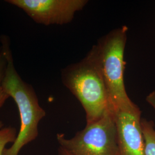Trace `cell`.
<instances>
[{
	"instance_id": "cell-8",
	"label": "cell",
	"mask_w": 155,
	"mask_h": 155,
	"mask_svg": "<svg viewBox=\"0 0 155 155\" xmlns=\"http://www.w3.org/2000/svg\"><path fill=\"white\" fill-rule=\"evenodd\" d=\"M17 136L16 129L11 126L5 127L0 122V155H2L7 144L13 143Z\"/></svg>"
},
{
	"instance_id": "cell-10",
	"label": "cell",
	"mask_w": 155,
	"mask_h": 155,
	"mask_svg": "<svg viewBox=\"0 0 155 155\" xmlns=\"http://www.w3.org/2000/svg\"><path fill=\"white\" fill-rule=\"evenodd\" d=\"M147 102L153 107L155 110V91H152L150 94H148L146 98Z\"/></svg>"
},
{
	"instance_id": "cell-4",
	"label": "cell",
	"mask_w": 155,
	"mask_h": 155,
	"mask_svg": "<svg viewBox=\"0 0 155 155\" xmlns=\"http://www.w3.org/2000/svg\"><path fill=\"white\" fill-rule=\"evenodd\" d=\"M60 147L73 155H120L114 112L112 106L100 120L66 139L57 134Z\"/></svg>"
},
{
	"instance_id": "cell-9",
	"label": "cell",
	"mask_w": 155,
	"mask_h": 155,
	"mask_svg": "<svg viewBox=\"0 0 155 155\" xmlns=\"http://www.w3.org/2000/svg\"><path fill=\"white\" fill-rule=\"evenodd\" d=\"M7 65V59L5 54L2 47L0 46V108L5 103L6 101L10 97L5 91L2 87V81L4 77L6 67Z\"/></svg>"
},
{
	"instance_id": "cell-6",
	"label": "cell",
	"mask_w": 155,
	"mask_h": 155,
	"mask_svg": "<svg viewBox=\"0 0 155 155\" xmlns=\"http://www.w3.org/2000/svg\"><path fill=\"white\" fill-rule=\"evenodd\" d=\"M114 112L120 155H145L141 111L132 101L112 107Z\"/></svg>"
},
{
	"instance_id": "cell-1",
	"label": "cell",
	"mask_w": 155,
	"mask_h": 155,
	"mask_svg": "<svg viewBox=\"0 0 155 155\" xmlns=\"http://www.w3.org/2000/svg\"><path fill=\"white\" fill-rule=\"evenodd\" d=\"M0 42L7 59L2 87L16 104L20 117V128L11 146L2 155H18L22 148L38 136V125L45 116V111L39 105L33 86L22 80L17 72L11 49V40L5 35L0 36Z\"/></svg>"
},
{
	"instance_id": "cell-2",
	"label": "cell",
	"mask_w": 155,
	"mask_h": 155,
	"mask_svg": "<svg viewBox=\"0 0 155 155\" xmlns=\"http://www.w3.org/2000/svg\"><path fill=\"white\" fill-rule=\"evenodd\" d=\"M61 80L83 106L87 125L98 121L110 108L109 94L94 47L81 61L61 71Z\"/></svg>"
},
{
	"instance_id": "cell-11",
	"label": "cell",
	"mask_w": 155,
	"mask_h": 155,
	"mask_svg": "<svg viewBox=\"0 0 155 155\" xmlns=\"http://www.w3.org/2000/svg\"><path fill=\"white\" fill-rule=\"evenodd\" d=\"M58 155H73L71 153H70L69 152H68L67 150H64V148L59 147V150H58Z\"/></svg>"
},
{
	"instance_id": "cell-7",
	"label": "cell",
	"mask_w": 155,
	"mask_h": 155,
	"mask_svg": "<svg viewBox=\"0 0 155 155\" xmlns=\"http://www.w3.org/2000/svg\"><path fill=\"white\" fill-rule=\"evenodd\" d=\"M141 125L144 140V154L155 155V124L152 121L142 118Z\"/></svg>"
},
{
	"instance_id": "cell-3",
	"label": "cell",
	"mask_w": 155,
	"mask_h": 155,
	"mask_svg": "<svg viewBox=\"0 0 155 155\" xmlns=\"http://www.w3.org/2000/svg\"><path fill=\"white\" fill-rule=\"evenodd\" d=\"M127 30L124 25L112 30L93 46L112 107L132 101L124 79Z\"/></svg>"
},
{
	"instance_id": "cell-5",
	"label": "cell",
	"mask_w": 155,
	"mask_h": 155,
	"mask_svg": "<svg viewBox=\"0 0 155 155\" xmlns=\"http://www.w3.org/2000/svg\"><path fill=\"white\" fill-rule=\"evenodd\" d=\"M22 9L38 24L64 25L71 22L75 14L82 10L87 0H6Z\"/></svg>"
}]
</instances>
